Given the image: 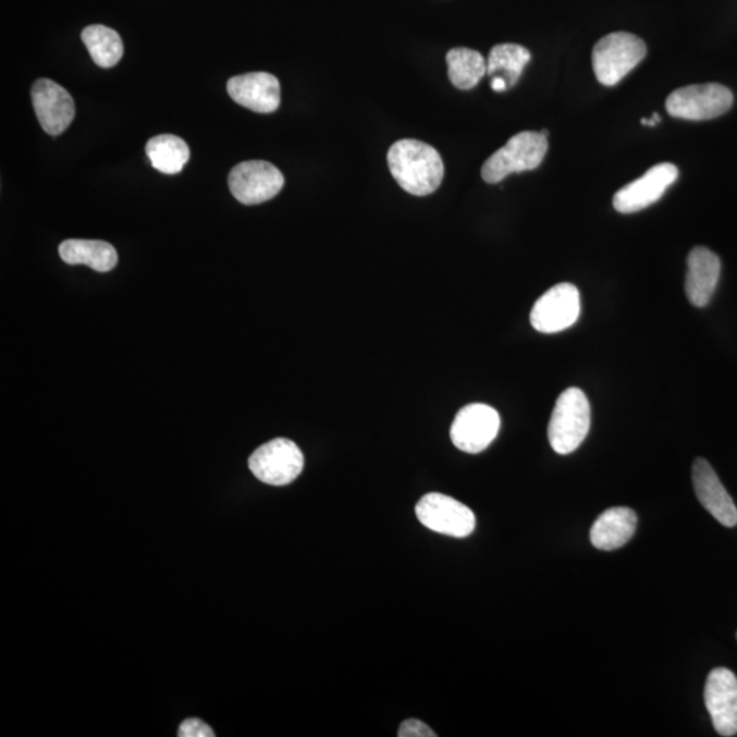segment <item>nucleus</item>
I'll use <instances>...</instances> for the list:
<instances>
[{"label": "nucleus", "mask_w": 737, "mask_h": 737, "mask_svg": "<svg viewBox=\"0 0 737 737\" xmlns=\"http://www.w3.org/2000/svg\"><path fill=\"white\" fill-rule=\"evenodd\" d=\"M392 176L403 191L413 196L432 195L444 177V163L440 153L418 139H401L389 150Z\"/></svg>", "instance_id": "1"}, {"label": "nucleus", "mask_w": 737, "mask_h": 737, "mask_svg": "<svg viewBox=\"0 0 737 737\" xmlns=\"http://www.w3.org/2000/svg\"><path fill=\"white\" fill-rule=\"evenodd\" d=\"M590 403L585 392L568 389L553 408L548 427V439L553 451L561 455L573 454L584 443L590 430Z\"/></svg>", "instance_id": "2"}, {"label": "nucleus", "mask_w": 737, "mask_h": 737, "mask_svg": "<svg viewBox=\"0 0 737 737\" xmlns=\"http://www.w3.org/2000/svg\"><path fill=\"white\" fill-rule=\"evenodd\" d=\"M548 152V138L542 133L521 132L494 152L482 165L488 183H499L511 174L532 171L541 165Z\"/></svg>", "instance_id": "3"}, {"label": "nucleus", "mask_w": 737, "mask_h": 737, "mask_svg": "<svg viewBox=\"0 0 737 737\" xmlns=\"http://www.w3.org/2000/svg\"><path fill=\"white\" fill-rule=\"evenodd\" d=\"M648 48L640 37L627 32H616L597 42L593 50V69L602 85L613 86L632 72L647 57Z\"/></svg>", "instance_id": "4"}, {"label": "nucleus", "mask_w": 737, "mask_h": 737, "mask_svg": "<svg viewBox=\"0 0 737 737\" xmlns=\"http://www.w3.org/2000/svg\"><path fill=\"white\" fill-rule=\"evenodd\" d=\"M303 451L294 441L274 439L258 446L249 457V469L258 481L272 487H284L294 482L303 472Z\"/></svg>", "instance_id": "5"}, {"label": "nucleus", "mask_w": 737, "mask_h": 737, "mask_svg": "<svg viewBox=\"0 0 737 737\" xmlns=\"http://www.w3.org/2000/svg\"><path fill=\"white\" fill-rule=\"evenodd\" d=\"M734 105V95L724 85L698 84L672 91L666 99L671 116L687 121H710L724 115Z\"/></svg>", "instance_id": "6"}, {"label": "nucleus", "mask_w": 737, "mask_h": 737, "mask_svg": "<svg viewBox=\"0 0 737 737\" xmlns=\"http://www.w3.org/2000/svg\"><path fill=\"white\" fill-rule=\"evenodd\" d=\"M283 186L281 170L263 160L244 161L235 165L229 175L231 195L244 206H258L272 200Z\"/></svg>", "instance_id": "7"}, {"label": "nucleus", "mask_w": 737, "mask_h": 737, "mask_svg": "<svg viewBox=\"0 0 737 737\" xmlns=\"http://www.w3.org/2000/svg\"><path fill=\"white\" fill-rule=\"evenodd\" d=\"M419 521L440 535L465 538L476 529V515L464 503L441 493H429L416 505Z\"/></svg>", "instance_id": "8"}, {"label": "nucleus", "mask_w": 737, "mask_h": 737, "mask_svg": "<svg viewBox=\"0 0 737 737\" xmlns=\"http://www.w3.org/2000/svg\"><path fill=\"white\" fill-rule=\"evenodd\" d=\"M499 430V413L491 406L472 403L456 414L451 427V440L457 450L480 454L498 438Z\"/></svg>", "instance_id": "9"}, {"label": "nucleus", "mask_w": 737, "mask_h": 737, "mask_svg": "<svg viewBox=\"0 0 737 737\" xmlns=\"http://www.w3.org/2000/svg\"><path fill=\"white\" fill-rule=\"evenodd\" d=\"M579 315V290L572 283H561L548 290L532 306L530 322L538 332L557 333L573 327Z\"/></svg>", "instance_id": "10"}, {"label": "nucleus", "mask_w": 737, "mask_h": 737, "mask_svg": "<svg viewBox=\"0 0 737 737\" xmlns=\"http://www.w3.org/2000/svg\"><path fill=\"white\" fill-rule=\"evenodd\" d=\"M679 176V170L672 163L652 167L647 174L628 183L613 197V207L621 213H635L653 206L665 195Z\"/></svg>", "instance_id": "11"}, {"label": "nucleus", "mask_w": 737, "mask_h": 737, "mask_svg": "<svg viewBox=\"0 0 737 737\" xmlns=\"http://www.w3.org/2000/svg\"><path fill=\"white\" fill-rule=\"evenodd\" d=\"M704 704L720 736L737 734V677L734 672L726 668L710 672L704 687Z\"/></svg>", "instance_id": "12"}, {"label": "nucleus", "mask_w": 737, "mask_h": 737, "mask_svg": "<svg viewBox=\"0 0 737 737\" xmlns=\"http://www.w3.org/2000/svg\"><path fill=\"white\" fill-rule=\"evenodd\" d=\"M32 103L37 120L50 136H59L70 126L75 115L72 95L51 79H37L32 86Z\"/></svg>", "instance_id": "13"}, {"label": "nucleus", "mask_w": 737, "mask_h": 737, "mask_svg": "<svg viewBox=\"0 0 737 737\" xmlns=\"http://www.w3.org/2000/svg\"><path fill=\"white\" fill-rule=\"evenodd\" d=\"M228 91L236 105L258 114H272L281 106V83L273 74L236 75L229 79Z\"/></svg>", "instance_id": "14"}, {"label": "nucleus", "mask_w": 737, "mask_h": 737, "mask_svg": "<svg viewBox=\"0 0 737 737\" xmlns=\"http://www.w3.org/2000/svg\"><path fill=\"white\" fill-rule=\"evenodd\" d=\"M692 486L699 503L725 527L737 525V508L734 500L721 483L709 462L698 457L692 465Z\"/></svg>", "instance_id": "15"}, {"label": "nucleus", "mask_w": 737, "mask_h": 737, "mask_svg": "<svg viewBox=\"0 0 737 737\" xmlns=\"http://www.w3.org/2000/svg\"><path fill=\"white\" fill-rule=\"evenodd\" d=\"M721 261L708 247H693L687 260L686 295L696 308H704L712 300L720 281Z\"/></svg>", "instance_id": "16"}, {"label": "nucleus", "mask_w": 737, "mask_h": 737, "mask_svg": "<svg viewBox=\"0 0 737 737\" xmlns=\"http://www.w3.org/2000/svg\"><path fill=\"white\" fill-rule=\"evenodd\" d=\"M637 524V514L632 509L626 507L606 509L591 527L590 541L600 551H616L631 540Z\"/></svg>", "instance_id": "17"}, {"label": "nucleus", "mask_w": 737, "mask_h": 737, "mask_svg": "<svg viewBox=\"0 0 737 737\" xmlns=\"http://www.w3.org/2000/svg\"><path fill=\"white\" fill-rule=\"evenodd\" d=\"M59 256L70 266H83L96 272H110L116 267L115 247L105 241L67 239L59 246Z\"/></svg>", "instance_id": "18"}, {"label": "nucleus", "mask_w": 737, "mask_h": 737, "mask_svg": "<svg viewBox=\"0 0 737 737\" xmlns=\"http://www.w3.org/2000/svg\"><path fill=\"white\" fill-rule=\"evenodd\" d=\"M145 150L150 163L163 174H177L191 159L189 145L172 134L150 138Z\"/></svg>", "instance_id": "19"}, {"label": "nucleus", "mask_w": 737, "mask_h": 737, "mask_svg": "<svg viewBox=\"0 0 737 737\" xmlns=\"http://www.w3.org/2000/svg\"><path fill=\"white\" fill-rule=\"evenodd\" d=\"M449 77L457 89L469 90L480 83L488 72V64L480 52L470 48H454L446 53Z\"/></svg>", "instance_id": "20"}, {"label": "nucleus", "mask_w": 737, "mask_h": 737, "mask_svg": "<svg viewBox=\"0 0 737 737\" xmlns=\"http://www.w3.org/2000/svg\"><path fill=\"white\" fill-rule=\"evenodd\" d=\"M81 39L98 66L110 69L120 63L123 57V42L114 29L105 25L86 26Z\"/></svg>", "instance_id": "21"}, {"label": "nucleus", "mask_w": 737, "mask_h": 737, "mask_svg": "<svg viewBox=\"0 0 737 737\" xmlns=\"http://www.w3.org/2000/svg\"><path fill=\"white\" fill-rule=\"evenodd\" d=\"M531 53L527 48L518 45L494 46L488 58L487 74L492 77H502L508 88L518 83L527 63L530 62Z\"/></svg>", "instance_id": "22"}, {"label": "nucleus", "mask_w": 737, "mask_h": 737, "mask_svg": "<svg viewBox=\"0 0 737 737\" xmlns=\"http://www.w3.org/2000/svg\"><path fill=\"white\" fill-rule=\"evenodd\" d=\"M180 737H214V732L208 724L198 718L183 721L177 730Z\"/></svg>", "instance_id": "23"}, {"label": "nucleus", "mask_w": 737, "mask_h": 737, "mask_svg": "<svg viewBox=\"0 0 737 737\" xmlns=\"http://www.w3.org/2000/svg\"><path fill=\"white\" fill-rule=\"evenodd\" d=\"M400 737H435L432 728L422 721L419 720H406L405 723L401 725L400 732H397Z\"/></svg>", "instance_id": "24"}, {"label": "nucleus", "mask_w": 737, "mask_h": 737, "mask_svg": "<svg viewBox=\"0 0 737 737\" xmlns=\"http://www.w3.org/2000/svg\"><path fill=\"white\" fill-rule=\"evenodd\" d=\"M491 85L494 91H504L508 89L507 83H505L502 77H493Z\"/></svg>", "instance_id": "25"}]
</instances>
